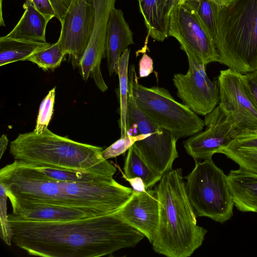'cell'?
<instances>
[{"mask_svg":"<svg viewBox=\"0 0 257 257\" xmlns=\"http://www.w3.org/2000/svg\"><path fill=\"white\" fill-rule=\"evenodd\" d=\"M235 207L241 212H257V174L239 168L226 175Z\"/></svg>","mask_w":257,"mask_h":257,"instance_id":"obj_17","label":"cell"},{"mask_svg":"<svg viewBox=\"0 0 257 257\" xmlns=\"http://www.w3.org/2000/svg\"><path fill=\"white\" fill-rule=\"evenodd\" d=\"M219 6H225L229 4L233 0H213Z\"/></svg>","mask_w":257,"mask_h":257,"instance_id":"obj_37","label":"cell"},{"mask_svg":"<svg viewBox=\"0 0 257 257\" xmlns=\"http://www.w3.org/2000/svg\"><path fill=\"white\" fill-rule=\"evenodd\" d=\"M116 0H93L95 14L93 29L90 40L80 63L82 78L93 79L101 90L105 89V83L100 69L102 59L106 51L107 24L111 10Z\"/></svg>","mask_w":257,"mask_h":257,"instance_id":"obj_14","label":"cell"},{"mask_svg":"<svg viewBox=\"0 0 257 257\" xmlns=\"http://www.w3.org/2000/svg\"><path fill=\"white\" fill-rule=\"evenodd\" d=\"M0 183L13 214L38 206L54 205L95 210L105 215L118 211L133 192L113 177L91 182L61 181L16 160L1 169Z\"/></svg>","mask_w":257,"mask_h":257,"instance_id":"obj_2","label":"cell"},{"mask_svg":"<svg viewBox=\"0 0 257 257\" xmlns=\"http://www.w3.org/2000/svg\"><path fill=\"white\" fill-rule=\"evenodd\" d=\"M9 140L6 135L3 134L0 138V159L7 149Z\"/></svg>","mask_w":257,"mask_h":257,"instance_id":"obj_36","label":"cell"},{"mask_svg":"<svg viewBox=\"0 0 257 257\" xmlns=\"http://www.w3.org/2000/svg\"><path fill=\"white\" fill-rule=\"evenodd\" d=\"M8 198L6 189L0 183V236L8 245L12 244L13 232L7 214V202Z\"/></svg>","mask_w":257,"mask_h":257,"instance_id":"obj_30","label":"cell"},{"mask_svg":"<svg viewBox=\"0 0 257 257\" xmlns=\"http://www.w3.org/2000/svg\"><path fill=\"white\" fill-rule=\"evenodd\" d=\"M126 130V135H146L144 139L136 142L133 146L153 171L162 176L172 169L173 162L179 157L176 149L178 139L157 126L141 110L136 102L130 79Z\"/></svg>","mask_w":257,"mask_h":257,"instance_id":"obj_8","label":"cell"},{"mask_svg":"<svg viewBox=\"0 0 257 257\" xmlns=\"http://www.w3.org/2000/svg\"><path fill=\"white\" fill-rule=\"evenodd\" d=\"M134 43L133 33L122 11L114 7L109 15L106 39L105 54L110 76L113 73L117 74L121 55Z\"/></svg>","mask_w":257,"mask_h":257,"instance_id":"obj_16","label":"cell"},{"mask_svg":"<svg viewBox=\"0 0 257 257\" xmlns=\"http://www.w3.org/2000/svg\"><path fill=\"white\" fill-rule=\"evenodd\" d=\"M123 171V177L125 179L135 177L141 178L147 189H152L159 182L162 176L150 168L133 145L128 150L124 161Z\"/></svg>","mask_w":257,"mask_h":257,"instance_id":"obj_23","label":"cell"},{"mask_svg":"<svg viewBox=\"0 0 257 257\" xmlns=\"http://www.w3.org/2000/svg\"><path fill=\"white\" fill-rule=\"evenodd\" d=\"M204 131L194 134L183 142L187 153L195 160H206L220 151L240 134L232 118L218 105L205 116Z\"/></svg>","mask_w":257,"mask_h":257,"instance_id":"obj_13","label":"cell"},{"mask_svg":"<svg viewBox=\"0 0 257 257\" xmlns=\"http://www.w3.org/2000/svg\"><path fill=\"white\" fill-rule=\"evenodd\" d=\"M64 8L67 12L71 3L72 0H60Z\"/></svg>","mask_w":257,"mask_h":257,"instance_id":"obj_38","label":"cell"},{"mask_svg":"<svg viewBox=\"0 0 257 257\" xmlns=\"http://www.w3.org/2000/svg\"><path fill=\"white\" fill-rule=\"evenodd\" d=\"M243 78L249 93L257 106V69L243 74Z\"/></svg>","mask_w":257,"mask_h":257,"instance_id":"obj_32","label":"cell"},{"mask_svg":"<svg viewBox=\"0 0 257 257\" xmlns=\"http://www.w3.org/2000/svg\"><path fill=\"white\" fill-rule=\"evenodd\" d=\"M24 13L14 29L4 38L17 40L46 42V29L49 20L39 12L28 1L23 4Z\"/></svg>","mask_w":257,"mask_h":257,"instance_id":"obj_19","label":"cell"},{"mask_svg":"<svg viewBox=\"0 0 257 257\" xmlns=\"http://www.w3.org/2000/svg\"><path fill=\"white\" fill-rule=\"evenodd\" d=\"M160 202L156 189L144 192L133 190L125 203L116 212L126 222L137 229L150 243H152L157 230Z\"/></svg>","mask_w":257,"mask_h":257,"instance_id":"obj_15","label":"cell"},{"mask_svg":"<svg viewBox=\"0 0 257 257\" xmlns=\"http://www.w3.org/2000/svg\"><path fill=\"white\" fill-rule=\"evenodd\" d=\"M56 87L51 89L44 98L40 105L36 125L34 131L41 133L48 128L52 118L55 97Z\"/></svg>","mask_w":257,"mask_h":257,"instance_id":"obj_28","label":"cell"},{"mask_svg":"<svg viewBox=\"0 0 257 257\" xmlns=\"http://www.w3.org/2000/svg\"><path fill=\"white\" fill-rule=\"evenodd\" d=\"M51 44L0 38V66L19 61H26L33 54Z\"/></svg>","mask_w":257,"mask_h":257,"instance_id":"obj_22","label":"cell"},{"mask_svg":"<svg viewBox=\"0 0 257 257\" xmlns=\"http://www.w3.org/2000/svg\"><path fill=\"white\" fill-rule=\"evenodd\" d=\"M169 36L176 38L181 49L197 63L218 62L214 41L196 14L184 5L175 3L170 17Z\"/></svg>","mask_w":257,"mask_h":257,"instance_id":"obj_9","label":"cell"},{"mask_svg":"<svg viewBox=\"0 0 257 257\" xmlns=\"http://www.w3.org/2000/svg\"><path fill=\"white\" fill-rule=\"evenodd\" d=\"M217 80L220 108L232 118L240 134L257 133V106L245 85L243 74L228 68L220 71Z\"/></svg>","mask_w":257,"mask_h":257,"instance_id":"obj_10","label":"cell"},{"mask_svg":"<svg viewBox=\"0 0 257 257\" xmlns=\"http://www.w3.org/2000/svg\"><path fill=\"white\" fill-rule=\"evenodd\" d=\"M55 12V17L60 23L62 22L66 11L60 0H50Z\"/></svg>","mask_w":257,"mask_h":257,"instance_id":"obj_34","label":"cell"},{"mask_svg":"<svg viewBox=\"0 0 257 257\" xmlns=\"http://www.w3.org/2000/svg\"><path fill=\"white\" fill-rule=\"evenodd\" d=\"M12 242L29 255L99 257L134 247L145 237L116 212L84 219L30 221L8 215Z\"/></svg>","mask_w":257,"mask_h":257,"instance_id":"obj_1","label":"cell"},{"mask_svg":"<svg viewBox=\"0 0 257 257\" xmlns=\"http://www.w3.org/2000/svg\"><path fill=\"white\" fill-rule=\"evenodd\" d=\"M24 164L35 169L50 178L64 182H91L113 177L78 171L52 168L37 164Z\"/></svg>","mask_w":257,"mask_h":257,"instance_id":"obj_26","label":"cell"},{"mask_svg":"<svg viewBox=\"0 0 257 257\" xmlns=\"http://www.w3.org/2000/svg\"><path fill=\"white\" fill-rule=\"evenodd\" d=\"M148 35L163 42L168 36L171 9L174 0H138Z\"/></svg>","mask_w":257,"mask_h":257,"instance_id":"obj_18","label":"cell"},{"mask_svg":"<svg viewBox=\"0 0 257 257\" xmlns=\"http://www.w3.org/2000/svg\"><path fill=\"white\" fill-rule=\"evenodd\" d=\"M49 21L55 17V12L50 0H26Z\"/></svg>","mask_w":257,"mask_h":257,"instance_id":"obj_31","label":"cell"},{"mask_svg":"<svg viewBox=\"0 0 257 257\" xmlns=\"http://www.w3.org/2000/svg\"><path fill=\"white\" fill-rule=\"evenodd\" d=\"M130 50L127 48L118 61L117 74L119 78V100L120 118L118 121L120 137L126 136V118L128 95V60Z\"/></svg>","mask_w":257,"mask_h":257,"instance_id":"obj_24","label":"cell"},{"mask_svg":"<svg viewBox=\"0 0 257 257\" xmlns=\"http://www.w3.org/2000/svg\"><path fill=\"white\" fill-rule=\"evenodd\" d=\"M133 187V189L137 191L144 192L147 189L143 180L139 177L125 179Z\"/></svg>","mask_w":257,"mask_h":257,"instance_id":"obj_35","label":"cell"},{"mask_svg":"<svg viewBox=\"0 0 257 257\" xmlns=\"http://www.w3.org/2000/svg\"><path fill=\"white\" fill-rule=\"evenodd\" d=\"M185 179L186 193L196 216L220 223L231 218L234 204L226 175L212 158L196 161L193 170Z\"/></svg>","mask_w":257,"mask_h":257,"instance_id":"obj_7","label":"cell"},{"mask_svg":"<svg viewBox=\"0 0 257 257\" xmlns=\"http://www.w3.org/2000/svg\"><path fill=\"white\" fill-rule=\"evenodd\" d=\"M9 215L25 220L51 221L77 220L104 215L95 210L54 205L38 206Z\"/></svg>","mask_w":257,"mask_h":257,"instance_id":"obj_20","label":"cell"},{"mask_svg":"<svg viewBox=\"0 0 257 257\" xmlns=\"http://www.w3.org/2000/svg\"><path fill=\"white\" fill-rule=\"evenodd\" d=\"M128 77L137 105L159 127L169 131L178 139L202 131L204 120L188 106L176 101L168 90L140 84L134 65L130 69Z\"/></svg>","mask_w":257,"mask_h":257,"instance_id":"obj_6","label":"cell"},{"mask_svg":"<svg viewBox=\"0 0 257 257\" xmlns=\"http://www.w3.org/2000/svg\"><path fill=\"white\" fill-rule=\"evenodd\" d=\"M179 5H183L186 0H174Z\"/></svg>","mask_w":257,"mask_h":257,"instance_id":"obj_39","label":"cell"},{"mask_svg":"<svg viewBox=\"0 0 257 257\" xmlns=\"http://www.w3.org/2000/svg\"><path fill=\"white\" fill-rule=\"evenodd\" d=\"M145 137V134L135 136L127 135L124 137H120V139L103 150L102 156L105 160L116 157L128 150L136 142Z\"/></svg>","mask_w":257,"mask_h":257,"instance_id":"obj_29","label":"cell"},{"mask_svg":"<svg viewBox=\"0 0 257 257\" xmlns=\"http://www.w3.org/2000/svg\"><path fill=\"white\" fill-rule=\"evenodd\" d=\"M186 74H174L173 81L177 95L197 114L205 116L218 104L219 87L217 78L213 81L206 72V65L197 63L190 56Z\"/></svg>","mask_w":257,"mask_h":257,"instance_id":"obj_11","label":"cell"},{"mask_svg":"<svg viewBox=\"0 0 257 257\" xmlns=\"http://www.w3.org/2000/svg\"><path fill=\"white\" fill-rule=\"evenodd\" d=\"M217 62L242 74L257 69V0L218 6Z\"/></svg>","mask_w":257,"mask_h":257,"instance_id":"obj_5","label":"cell"},{"mask_svg":"<svg viewBox=\"0 0 257 257\" xmlns=\"http://www.w3.org/2000/svg\"><path fill=\"white\" fill-rule=\"evenodd\" d=\"M257 213V212H256Z\"/></svg>","mask_w":257,"mask_h":257,"instance_id":"obj_40","label":"cell"},{"mask_svg":"<svg viewBox=\"0 0 257 257\" xmlns=\"http://www.w3.org/2000/svg\"><path fill=\"white\" fill-rule=\"evenodd\" d=\"M139 65L140 78L147 77L153 71V60L146 53H144Z\"/></svg>","mask_w":257,"mask_h":257,"instance_id":"obj_33","label":"cell"},{"mask_svg":"<svg viewBox=\"0 0 257 257\" xmlns=\"http://www.w3.org/2000/svg\"><path fill=\"white\" fill-rule=\"evenodd\" d=\"M240 168L257 174V133H242L219 152Z\"/></svg>","mask_w":257,"mask_h":257,"instance_id":"obj_21","label":"cell"},{"mask_svg":"<svg viewBox=\"0 0 257 257\" xmlns=\"http://www.w3.org/2000/svg\"><path fill=\"white\" fill-rule=\"evenodd\" d=\"M95 11L93 0H72L62 22L57 42L74 68L79 66L91 37Z\"/></svg>","mask_w":257,"mask_h":257,"instance_id":"obj_12","label":"cell"},{"mask_svg":"<svg viewBox=\"0 0 257 257\" xmlns=\"http://www.w3.org/2000/svg\"><path fill=\"white\" fill-rule=\"evenodd\" d=\"M101 147L74 141L48 128L20 134L10 144L14 160L25 164L113 177L116 168L102 156Z\"/></svg>","mask_w":257,"mask_h":257,"instance_id":"obj_4","label":"cell"},{"mask_svg":"<svg viewBox=\"0 0 257 257\" xmlns=\"http://www.w3.org/2000/svg\"><path fill=\"white\" fill-rule=\"evenodd\" d=\"M183 5L196 14L214 41L217 33L219 5L213 0H186Z\"/></svg>","mask_w":257,"mask_h":257,"instance_id":"obj_25","label":"cell"},{"mask_svg":"<svg viewBox=\"0 0 257 257\" xmlns=\"http://www.w3.org/2000/svg\"><path fill=\"white\" fill-rule=\"evenodd\" d=\"M160 202L159 220L153 250L167 257H189L202 244L207 230L197 224L180 168L171 169L155 187Z\"/></svg>","mask_w":257,"mask_h":257,"instance_id":"obj_3","label":"cell"},{"mask_svg":"<svg viewBox=\"0 0 257 257\" xmlns=\"http://www.w3.org/2000/svg\"><path fill=\"white\" fill-rule=\"evenodd\" d=\"M65 55L57 42L29 56L26 61L36 64L44 71L54 69L59 67Z\"/></svg>","mask_w":257,"mask_h":257,"instance_id":"obj_27","label":"cell"}]
</instances>
